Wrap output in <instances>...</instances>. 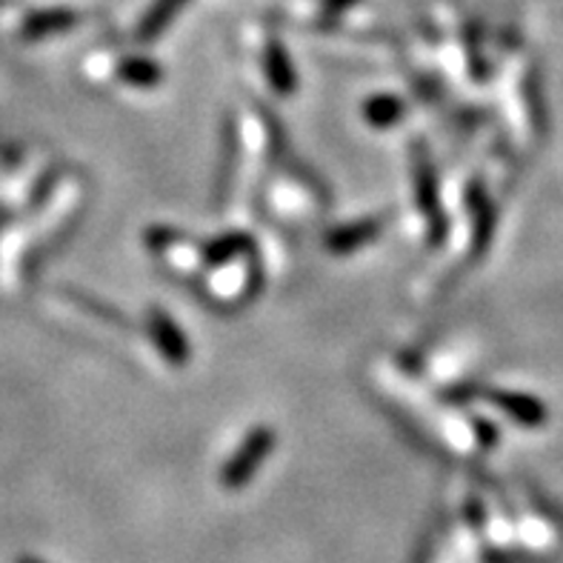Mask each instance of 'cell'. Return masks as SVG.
<instances>
[{"instance_id":"obj_1","label":"cell","mask_w":563,"mask_h":563,"mask_svg":"<svg viewBox=\"0 0 563 563\" xmlns=\"http://www.w3.org/2000/svg\"><path fill=\"white\" fill-rule=\"evenodd\" d=\"M272 443H275V435H272V429H257L252 432L250 441H243V446L238 450V455L229 461V466L223 470L221 481L229 486V489H238L246 481L255 475V470L266 461V455L272 452Z\"/></svg>"},{"instance_id":"obj_2","label":"cell","mask_w":563,"mask_h":563,"mask_svg":"<svg viewBox=\"0 0 563 563\" xmlns=\"http://www.w3.org/2000/svg\"><path fill=\"white\" fill-rule=\"evenodd\" d=\"M78 23V14L69 12V9H46V12H32L23 21L21 35L26 41H37V37L55 35V32H64Z\"/></svg>"},{"instance_id":"obj_3","label":"cell","mask_w":563,"mask_h":563,"mask_svg":"<svg viewBox=\"0 0 563 563\" xmlns=\"http://www.w3.org/2000/svg\"><path fill=\"white\" fill-rule=\"evenodd\" d=\"M493 400L498 404V409L512 415L515 421L523 423V427H541V423L547 421V407H543L541 400L529 398V395L495 393Z\"/></svg>"},{"instance_id":"obj_4","label":"cell","mask_w":563,"mask_h":563,"mask_svg":"<svg viewBox=\"0 0 563 563\" xmlns=\"http://www.w3.org/2000/svg\"><path fill=\"white\" fill-rule=\"evenodd\" d=\"M186 3H189V0H155L150 7V12L143 14L141 26H137V37H141V41H155V37L169 26L172 18H178V12Z\"/></svg>"},{"instance_id":"obj_5","label":"cell","mask_w":563,"mask_h":563,"mask_svg":"<svg viewBox=\"0 0 563 563\" xmlns=\"http://www.w3.org/2000/svg\"><path fill=\"white\" fill-rule=\"evenodd\" d=\"M378 235V223H355V227L338 229L335 235L329 238V250L332 252H350L357 250L361 243L372 241V238Z\"/></svg>"},{"instance_id":"obj_6","label":"cell","mask_w":563,"mask_h":563,"mask_svg":"<svg viewBox=\"0 0 563 563\" xmlns=\"http://www.w3.org/2000/svg\"><path fill=\"white\" fill-rule=\"evenodd\" d=\"M266 75H269V80L275 84V89H280V92L295 89V71L292 66H289V60H286L280 46H269V52H266Z\"/></svg>"},{"instance_id":"obj_7","label":"cell","mask_w":563,"mask_h":563,"mask_svg":"<svg viewBox=\"0 0 563 563\" xmlns=\"http://www.w3.org/2000/svg\"><path fill=\"white\" fill-rule=\"evenodd\" d=\"M121 78L129 80V84L150 86L157 84L161 71H157V66L150 64V60H126V64L121 66Z\"/></svg>"},{"instance_id":"obj_8","label":"cell","mask_w":563,"mask_h":563,"mask_svg":"<svg viewBox=\"0 0 563 563\" xmlns=\"http://www.w3.org/2000/svg\"><path fill=\"white\" fill-rule=\"evenodd\" d=\"M366 114H369L372 123H393L400 114V103L393 98H375L369 109H366Z\"/></svg>"},{"instance_id":"obj_9","label":"cell","mask_w":563,"mask_h":563,"mask_svg":"<svg viewBox=\"0 0 563 563\" xmlns=\"http://www.w3.org/2000/svg\"><path fill=\"white\" fill-rule=\"evenodd\" d=\"M157 335H161V343H164V350L169 352L172 357L175 355L184 357V343H180V335L175 338V329H172V323L164 321V318H157Z\"/></svg>"},{"instance_id":"obj_10","label":"cell","mask_w":563,"mask_h":563,"mask_svg":"<svg viewBox=\"0 0 563 563\" xmlns=\"http://www.w3.org/2000/svg\"><path fill=\"white\" fill-rule=\"evenodd\" d=\"M355 0H323V14L327 18H338V14L343 12V9H350Z\"/></svg>"},{"instance_id":"obj_11","label":"cell","mask_w":563,"mask_h":563,"mask_svg":"<svg viewBox=\"0 0 563 563\" xmlns=\"http://www.w3.org/2000/svg\"><path fill=\"white\" fill-rule=\"evenodd\" d=\"M238 243H243L241 241V238H229V241H221V246H238ZM232 252H235V250H214L212 252V257H229V255H232Z\"/></svg>"}]
</instances>
